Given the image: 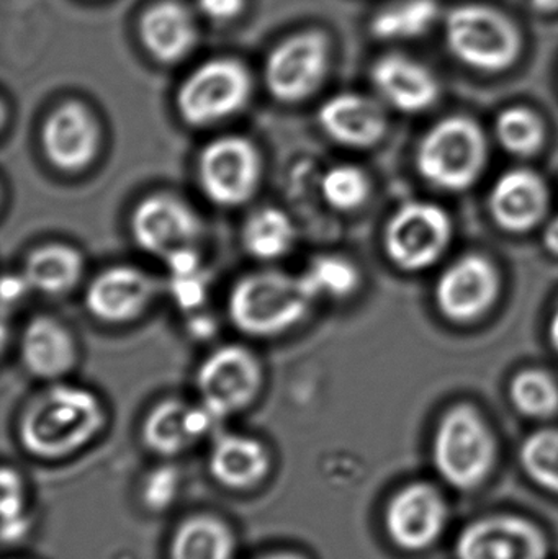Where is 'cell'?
Instances as JSON below:
<instances>
[{
	"label": "cell",
	"mask_w": 558,
	"mask_h": 559,
	"mask_svg": "<svg viewBox=\"0 0 558 559\" xmlns=\"http://www.w3.org/2000/svg\"><path fill=\"white\" fill-rule=\"evenodd\" d=\"M107 426V407L94 391L56 381L32 397L19 419L23 450L39 460L68 459Z\"/></svg>",
	"instance_id": "cell-1"
},
{
	"label": "cell",
	"mask_w": 558,
	"mask_h": 559,
	"mask_svg": "<svg viewBox=\"0 0 558 559\" xmlns=\"http://www.w3.org/2000/svg\"><path fill=\"white\" fill-rule=\"evenodd\" d=\"M317 301L304 275L261 269L236 280L226 309L241 334L272 338L301 324Z\"/></svg>",
	"instance_id": "cell-2"
},
{
	"label": "cell",
	"mask_w": 558,
	"mask_h": 559,
	"mask_svg": "<svg viewBox=\"0 0 558 559\" xmlns=\"http://www.w3.org/2000/svg\"><path fill=\"white\" fill-rule=\"evenodd\" d=\"M494 430L477 407L458 404L439 420L432 439V463L442 481L459 491H474L497 465Z\"/></svg>",
	"instance_id": "cell-3"
},
{
	"label": "cell",
	"mask_w": 558,
	"mask_h": 559,
	"mask_svg": "<svg viewBox=\"0 0 558 559\" xmlns=\"http://www.w3.org/2000/svg\"><path fill=\"white\" fill-rule=\"evenodd\" d=\"M484 131L467 117H448L426 131L416 151L419 176L436 189L462 192L487 166Z\"/></svg>",
	"instance_id": "cell-4"
},
{
	"label": "cell",
	"mask_w": 558,
	"mask_h": 559,
	"mask_svg": "<svg viewBox=\"0 0 558 559\" xmlns=\"http://www.w3.org/2000/svg\"><path fill=\"white\" fill-rule=\"evenodd\" d=\"M446 46L462 64L484 72H500L520 58L523 38L503 13L482 3H462L448 13Z\"/></svg>",
	"instance_id": "cell-5"
},
{
	"label": "cell",
	"mask_w": 558,
	"mask_h": 559,
	"mask_svg": "<svg viewBox=\"0 0 558 559\" xmlns=\"http://www.w3.org/2000/svg\"><path fill=\"white\" fill-rule=\"evenodd\" d=\"M252 97L251 72L233 58H216L193 69L180 84L176 108L183 123L209 128L245 110Z\"/></svg>",
	"instance_id": "cell-6"
},
{
	"label": "cell",
	"mask_w": 558,
	"mask_h": 559,
	"mask_svg": "<svg viewBox=\"0 0 558 559\" xmlns=\"http://www.w3.org/2000/svg\"><path fill=\"white\" fill-rule=\"evenodd\" d=\"M264 177L258 144L241 134L209 141L197 159V180L205 199L219 209H238L254 199Z\"/></svg>",
	"instance_id": "cell-7"
},
{
	"label": "cell",
	"mask_w": 558,
	"mask_h": 559,
	"mask_svg": "<svg viewBox=\"0 0 558 559\" xmlns=\"http://www.w3.org/2000/svg\"><path fill=\"white\" fill-rule=\"evenodd\" d=\"M199 401L219 420L249 409L264 388V367L246 345L228 344L210 352L197 368Z\"/></svg>",
	"instance_id": "cell-8"
},
{
	"label": "cell",
	"mask_w": 558,
	"mask_h": 559,
	"mask_svg": "<svg viewBox=\"0 0 558 559\" xmlns=\"http://www.w3.org/2000/svg\"><path fill=\"white\" fill-rule=\"evenodd\" d=\"M452 241V222L448 212L429 202H409L400 206L383 233L387 258L405 272L432 267Z\"/></svg>",
	"instance_id": "cell-9"
},
{
	"label": "cell",
	"mask_w": 558,
	"mask_h": 559,
	"mask_svg": "<svg viewBox=\"0 0 558 559\" xmlns=\"http://www.w3.org/2000/svg\"><path fill=\"white\" fill-rule=\"evenodd\" d=\"M330 39L317 29L292 35L278 43L264 64L269 94L282 104L307 100L330 71Z\"/></svg>",
	"instance_id": "cell-10"
},
{
	"label": "cell",
	"mask_w": 558,
	"mask_h": 559,
	"mask_svg": "<svg viewBox=\"0 0 558 559\" xmlns=\"http://www.w3.org/2000/svg\"><path fill=\"white\" fill-rule=\"evenodd\" d=\"M134 245L153 255L169 259L202 241L205 226L192 205L174 193H151L134 205L130 216Z\"/></svg>",
	"instance_id": "cell-11"
},
{
	"label": "cell",
	"mask_w": 558,
	"mask_h": 559,
	"mask_svg": "<svg viewBox=\"0 0 558 559\" xmlns=\"http://www.w3.org/2000/svg\"><path fill=\"white\" fill-rule=\"evenodd\" d=\"M39 140L51 167L62 174H81L97 159L102 144L100 124L87 105L68 100L49 111L43 121Z\"/></svg>",
	"instance_id": "cell-12"
},
{
	"label": "cell",
	"mask_w": 558,
	"mask_h": 559,
	"mask_svg": "<svg viewBox=\"0 0 558 559\" xmlns=\"http://www.w3.org/2000/svg\"><path fill=\"white\" fill-rule=\"evenodd\" d=\"M458 559H547L549 540L520 515L495 514L468 524L455 542Z\"/></svg>",
	"instance_id": "cell-13"
},
{
	"label": "cell",
	"mask_w": 558,
	"mask_h": 559,
	"mask_svg": "<svg viewBox=\"0 0 558 559\" xmlns=\"http://www.w3.org/2000/svg\"><path fill=\"white\" fill-rule=\"evenodd\" d=\"M449 509L444 496L429 483H412L395 492L385 509V531L400 550H428L444 534Z\"/></svg>",
	"instance_id": "cell-14"
},
{
	"label": "cell",
	"mask_w": 558,
	"mask_h": 559,
	"mask_svg": "<svg viewBox=\"0 0 558 559\" xmlns=\"http://www.w3.org/2000/svg\"><path fill=\"white\" fill-rule=\"evenodd\" d=\"M161 292L163 285L150 272L134 265H110L88 283L84 306L104 324H130L151 308Z\"/></svg>",
	"instance_id": "cell-15"
},
{
	"label": "cell",
	"mask_w": 558,
	"mask_h": 559,
	"mask_svg": "<svg viewBox=\"0 0 558 559\" xmlns=\"http://www.w3.org/2000/svg\"><path fill=\"white\" fill-rule=\"evenodd\" d=\"M500 295V274L494 262L480 254L462 255L436 282L439 311L452 322L475 321L490 311Z\"/></svg>",
	"instance_id": "cell-16"
},
{
	"label": "cell",
	"mask_w": 558,
	"mask_h": 559,
	"mask_svg": "<svg viewBox=\"0 0 558 559\" xmlns=\"http://www.w3.org/2000/svg\"><path fill=\"white\" fill-rule=\"evenodd\" d=\"M222 423L202 403L179 397L159 401L146 414L141 427L143 443L159 456H176L195 445Z\"/></svg>",
	"instance_id": "cell-17"
},
{
	"label": "cell",
	"mask_w": 558,
	"mask_h": 559,
	"mask_svg": "<svg viewBox=\"0 0 558 559\" xmlns=\"http://www.w3.org/2000/svg\"><path fill=\"white\" fill-rule=\"evenodd\" d=\"M19 357L32 377L48 383L64 381L79 361V347L71 329L55 316L29 319L19 338Z\"/></svg>",
	"instance_id": "cell-18"
},
{
	"label": "cell",
	"mask_w": 558,
	"mask_h": 559,
	"mask_svg": "<svg viewBox=\"0 0 558 559\" xmlns=\"http://www.w3.org/2000/svg\"><path fill=\"white\" fill-rule=\"evenodd\" d=\"M318 123L330 140L351 150H369L387 133L382 104L357 92H341L324 100Z\"/></svg>",
	"instance_id": "cell-19"
},
{
	"label": "cell",
	"mask_w": 558,
	"mask_h": 559,
	"mask_svg": "<svg viewBox=\"0 0 558 559\" xmlns=\"http://www.w3.org/2000/svg\"><path fill=\"white\" fill-rule=\"evenodd\" d=\"M488 209L501 229L523 235L546 218L549 190L543 177L534 170H508L491 187Z\"/></svg>",
	"instance_id": "cell-20"
},
{
	"label": "cell",
	"mask_w": 558,
	"mask_h": 559,
	"mask_svg": "<svg viewBox=\"0 0 558 559\" xmlns=\"http://www.w3.org/2000/svg\"><path fill=\"white\" fill-rule=\"evenodd\" d=\"M370 81L383 104L403 114H422L439 98L438 79L422 62L403 55L377 59Z\"/></svg>",
	"instance_id": "cell-21"
},
{
	"label": "cell",
	"mask_w": 558,
	"mask_h": 559,
	"mask_svg": "<svg viewBox=\"0 0 558 559\" xmlns=\"http://www.w3.org/2000/svg\"><path fill=\"white\" fill-rule=\"evenodd\" d=\"M140 38L156 61H182L199 41L195 16L176 0L154 3L141 16Z\"/></svg>",
	"instance_id": "cell-22"
},
{
	"label": "cell",
	"mask_w": 558,
	"mask_h": 559,
	"mask_svg": "<svg viewBox=\"0 0 558 559\" xmlns=\"http://www.w3.org/2000/svg\"><path fill=\"white\" fill-rule=\"evenodd\" d=\"M271 459L254 437L219 433L210 450L209 469L213 479L228 489H251L268 476Z\"/></svg>",
	"instance_id": "cell-23"
},
{
	"label": "cell",
	"mask_w": 558,
	"mask_h": 559,
	"mask_svg": "<svg viewBox=\"0 0 558 559\" xmlns=\"http://www.w3.org/2000/svg\"><path fill=\"white\" fill-rule=\"evenodd\" d=\"M82 252L64 242H49L33 249L22 267L32 292L62 296L75 288L84 277Z\"/></svg>",
	"instance_id": "cell-24"
},
{
	"label": "cell",
	"mask_w": 558,
	"mask_h": 559,
	"mask_svg": "<svg viewBox=\"0 0 558 559\" xmlns=\"http://www.w3.org/2000/svg\"><path fill=\"white\" fill-rule=\"evenodd\" d=\"M297 241L294 219L284 210L264 206L242 223L241 245L256 261L271 264L287 258Z\"/></svg>",
	"instance_id": "cell-25"
},
{
	"label": "cell",
	"mask_w": 558,
	"mask_h": 559,
	"mask_svg": "<svg viewBox=\"0 0 558 559\" xmlns=\"http://www.w3.org/2000/svg\"><path fill=\"white\" fill-rule=\"evenodd\" d=\"M231 528L213 515H193L174 532L170 559H235Z\"/></svg>",
	"instance_id": "cell-26"
},
{
	"label": "cell",
	"mask_w": 558,
	"mask_h": 559,
	"mask_svg": "<svg viewBox=\"0 0 558 559\" xmlns=\"http://www.w3.org/2000/svg\"><path fill=\"white\" fill-rule=\"evenodd\" d=\"M439 13L436 0H400L373 15L370 32L382 41H412L431 32Z\"/></svg>",
	"instance_id": "cell-27"
},
{
	"label": "cell",
	"mask_w": 558,
	"mask_h": 559,
	"mask_svg": "<svg viewBox=\"0 0 558 559\" xmlns=\"http://www.w3.org/2000/svg\"><path fill=\"white\" fill-rule=\"evenodd\" d=\"M301 275L317 299L349 298L363 282L359 267L351 259L337 254L317 255Z\"/></svg>",
	"instance_id": "cell-28"
},
{
	"label": "cell",
	"mask_w": 558,
	"mask_h": 559,
	"mask_svg": "<svg viewBox=\"0 0 558 559\" xmlns=\"http://www.w3.org/2000/svg\"><path fill=\"white\" fill-rule=\"evenodd\" d=\"M510 400L531 419H549L558 413V384L547 371L527 368L510 384Z\"/></svg>",
	"instance_id": "cell-29"
},
{
	"label": "cell",
	"mask_w": 558,
	"mask_h": 559,
	"mask_svg": "<svg viewBox=\"0 0 558 559\" xmlns=\"http://www.w3.org/2000/svg\"><path fill=\"white\" fill-rule=\"evenodd\" d=\"M495 131L501 146L508 153L520 157H530L539 153L546 141V128L539 115L521 105L501 111L500 117L497 118Z\"/></svg>",
	"instance_id": "cell-30"
},
{
	"label": "cell",
	"mask_w": 558,
	"mask_h": 559,
	"mask_svg": "<svg viewBox=\"0 0 558 559\" xmlns=\"http://www.w3.org/2000/svg\"><path fill=\"white\" fill-rule=\"evenodd\" d=\"M520 463L534 485L558 496V429L531 433L521 445Z\"/></svg>",
	"instance_id": "cell-31"
},
{
	"label": "cell",
	"mask_w": 558,
	"mask_h": 559,
	"mask_svg": "<svg viewBox=\"0 0 558 559\" xmlns=\"http://www.w3.org/2000/svg\"><path fill=\"white\" fill-rule=\"evenodd\" d=\"M320 192L328 206L336 212H356L369 200L370 180L360 167L337 164L321 177Z\"/></svg>",
	"instance_id": "cell-32"
},
{
	"label": "cell",
	"mask_w": 558,
	"mask_h": 559,
	"mask_svg": "<svg viewBox=\"0 0 558 559\" xmlns=\"http://www.w3.org/2000/svg\"><path fill=\"white\" fill-rule=\"evenodd\" d=\"M2 486V540L5 545L19 544L29 531L26 512V492L22 476L16 469L5 466L0 475Z\"/></svg>",
	"instance_id": "cell-33"
},
{
	"label": "cell",
	"mask_w": 558,
	"mask_h": 559,
	"mask_svg": "<svg viewBox=\"0 0 558 559\" xmlns=\"http://www.w3.org/2000/svg\"><path fill=\"white\" fill-rule=\"evenodd\" d=\"M180 491V473L164 465L147 473L141 486V501L151 512H163L176 502Z\"/></svg>",
	"instance_id": "cell-34"
},
{
	"label": "cell",
	"mask_w": 558,
	"mask_h": 559,
	"mask_svg": "<svg viewBox=\"0 0 558 559\" xmlns=\"http://www.w3.org/2000/svg\"><path fill=\"white\" fill-rule=\"evenodd\" d=\"M169 289L176 305L187 314L200 311L206 298V282L203 272L177 275V277L169 275Z\"/></svg>",
	"instance_id": "cell-35"
},
{
	"label": "cell",
	"mask_w": 558,
	"mask_h": 559,
	"mask_svg": "<svg viewBox=\"0 0 558 559\" xmlns=\"http://www.w3.org/2000/svg\"><path fill=\"white\" fill-rule=\"evenodd\" d=\"M197 12L212 23H229L241 15L246 0H195Z\"/></svg>",
	"instance_id": "cell-36"
},
{
	"label": "cell",
	"mask_w": 558,
	"mask_h": 559,
	"mask_svg": "<svg viewBox=\"0 0 558 559\" xmlns=\"http://www.w3.org/2000/svg\"><path fill=\"white\" fill-rule=\"evenodd\" d=\"M32 292L28 282L23 277L22 272L13 275H5L2 282L3 302H19L26 293Z\"/></svg>",
	"instance_id": "cell-37"
},
{
	"label": "cell",
	"mask_w": 558,
	"mask_h": 559,
	"mask_svg": "<svg viewBox=\"0 0 558 559\" xmlns=\"http://www.w3.org/2000/svg\"><path fill=\"white\" fill-rule=\"evenodd\" d=\"M189 331L195 337H212L215 334L216 325L213 324L212 318H205L199 311L190 312Z\"/></svg>",
	"instance_id": "cell-38"
},
{
	"label": "cell",
	"mask_w": 558,
	"mask_h": 559,
	"mask_svg": "<svg viewBox=\"0 0 558 559\" xmlns=\"http://www.w3.org/2000/svg\"><path fill=\"white\" fill-rule=\"evenodd\" d=\"M543 241L550 254L558 255V216L547 223Z\"/></svg>",
	"instance_id": "cell-39"
},
{
	"label": "cell",
	"mask_w": 558,
	"mask_h": 559,
	"mask_svg": "<svg viewBox=\"0 0 558 559\" xmlns=\"http://www.w3.org/2000/svg\"><path fill=\"white\" fill-rule=\"evenodd\" d=\"M549 341L550 345L554 347V350H556L558 354V305L556 306V309H554L553 319H550Z\"/></svg>",
	"instance_id": "cell-40"
},
{
	"label": "cell",
	"mask_w": 558,
	"mask_h": 559,
	"mask_svg": "<svg viewBox=\"0 0 558 559\" xmlns=\"http://www.w3.org/2000/svg\"><path fill=\"white\" fill-rule=\"evenodd\" d=\"M531 5L543 13H553L558 10V0H531Z\"/></svg>",
	"instance_id": "cell-41"
},
{
	"label": "cell",
	"mask_w": 558,
	"mask_h": 559,
	"mask_svg": "<svg viewBox=\"0 0 558 559\" xmlns=\"http://www.w3.org/2000/svg\"><path fill=\"white\" fill-rule=\"evenodd\" d=\"M259 559H305L301 555L294 554V551H277V554L268 555V557Z\"/></svg>",
	"instance_id": "cell-42"
}]
</instances>
